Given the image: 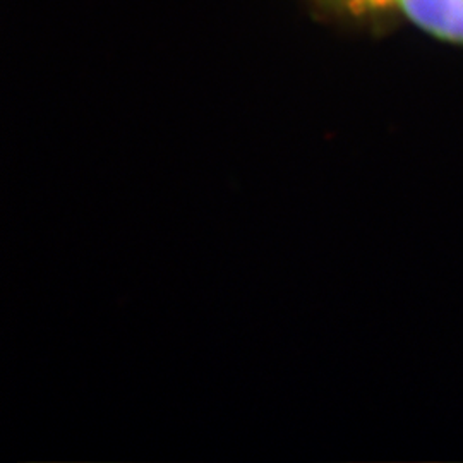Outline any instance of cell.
<instances>
[{
    "mask_svg": "<svg viewBox=\"0 0 463 463\" xmlns=\"http://www.w3.org/2000/svg\"><path fill=\"white\" fill-rule=\"evenodd\" d=\"M424 32L463 45V0H386Z\"/></svg>",
    "mask_w": 463,
    "mask_h": 463,
    "instance_id": "6da1fadb",
    "label": "cell"
}]
</instances>
